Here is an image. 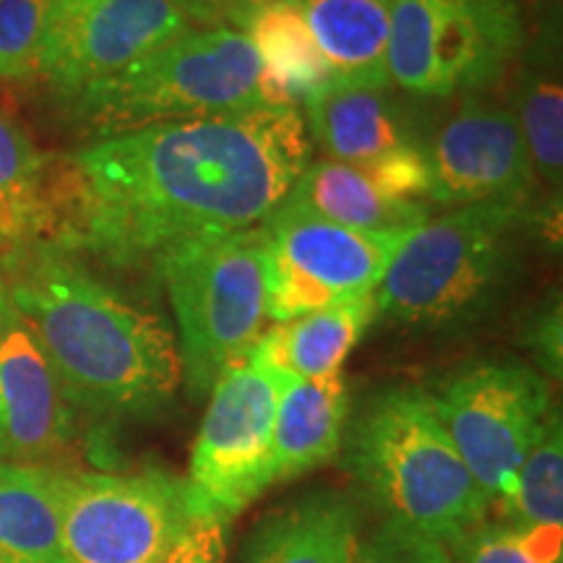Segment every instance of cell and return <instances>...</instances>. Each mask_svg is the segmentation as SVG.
Instances as JSON below:
<instances>
[{
	"label": "cell",
	"mask_w": 563,
	"mask_h": 563,
	"mask_svg": "<svg viewBox=\"0 0 563 563\" xmlns=\"http://www.w3.org/2000/svg\"><path fill=\"white\" fill-rule=\"evenodd\" d=\"M439 418L490 506L538 441L551 405V382L517 357L462 365L433 394Z\"/></svg>",
	"instance_id": "obj_11"
},
{
	"label": "cell",
	"mask_w": 563,
	"mask_h": 563,
	"mask_svg": "<svg viewBox=\"0 0 563 563\" xmlns=\"http://www.w3.org/2000/svg\"><path fill=\"white\" fill-rule=\"evenodd\" d=\"M298 108H253L102 136L51 162L53 249L112 269L196 238L262 228L311 165Z\"/></svg>",
	"instance_id": "obj_1"
},
{
	"label": "cell",
	"mask_w": 563,
	"mask_h": 563,
	"mask_svg": "<svg viewBox=\"0 0 563 563\" xmlns=\"http://www.w3.org/2000/svg\"><path fill=\"white\" fill-rule=\"evenodd\" d=\"M0 456H5V418H3V397H0Z\"/></svg>",
	"instance_id": "obj_33"
},
{
	"label": "cell",
	"mask_w": 563,
	"mask_h": 563,
	"mask_svg": "<svg viewBox=\"0 0 563 563\" xmlns=\"http://www.w3.org/2000/svg\"><path fill=\"white\" fill-rule=\"evenodd\" d=\"M199 26H235L241 30L249 9L241 0H173Z\"/></svg>",
	"instance_id": "obj_31"
},
{
	"label": "cell",
	"mask_w": 563,
	"mask_h": 563,
	"mask_svg": "<svg viewBox=\"0 0 563 563\" xmlns=\"http://www.w3.org/2000/svg\"><path fill=\"white\" fill-rule=\"evenodd\" d=\"M308 136L327 159L365 167L394 152L422 146L420 123L410 104L389 89L332 84L306 102Z\"/></svg>",
	"instance_id": "obj_15"
},
{
	"label": "cell",
	"mask_w": 563,
	"mask_h": 563,
	"mask_svg": "<svg viewBox=\"0 0 563 563\" xmlns=\"http://www.w3.org/2000/svg\"><path fill=\"white\" fill-rule=\"evenodd\" d=\"M511 112L517 118L538 186L561 196L563 183V84L551 37L543 53H530L514 84Z\"/></svg>",
	"instance_id": "obj_24"
},
{
	"label": "cell",
	"mask_w": 563,
	"mask_h": 563,
	"mask_svg": "<svg viewBox=\"0 0 563 563\" xmlns=\"http://www.w3.org/2000/svg\"><path fill=\"white\" fill-rule=\"evenodd\" d=\"M178 319L183 382L191 399L241 363L266 319L264 224L230 235L196 238L154 258Z\"/></svg>",
	"instance_id": "obj_6"
},
{
	"label": "cell",
	"mask_w": 563,
	"mask_h": 563,
	"mask_svg": "<svg viewBox=\"0 0 563 563\" xmlns=\"http://www.w3.org/2000/svg\"><path fill=\"white\" fill-rule=\"evenodd\" d=\"M422 152L431 170L428 199L443 207H530L538 194L525 139L506 104L464 97L422 141Z\"/></svg>",
	"instance_id": "obj_13"
},
{
	"label": "cell",
	"mask_w": 563,
	"mask_h": 563,
	"mask_svg": "<svg viewBox=\"0 0 563 563\" xmlns=\"http://www.w3.org/2000/svg\"><path fill=\"white\" fill-rule=\"evenodd\" d=\"M285 378L249 352L209 391L186 477L196 514L232 522L274 483V412Z\"/></svg>",
	"instance_id": "obj_9"
},
{
	"label": "cell",
	"mask_w": 563,
	"mask_h": 563,
	"mask_svg": "<svg viewBox=\"0 0 563 563\" xmlns=\"http://www.w3.org/2000/svg\"><path fill=\"white\" fill-rule=\"evenodd\" d=\"M534 230V209L509 203L460 207L422 222L373 292L376 316L407 332H470L511 292Z\"/></svg>",
	"instance_id": "obj_4"
},
{
	"label": "cell",
	"mask_w": 563,
	"mask_h": 563,
	"mask_svg": "<svg viewBox=\"0 0 563 563\" xmlns=\"http://www.w3.org/2000/svg\"><path fill=\"white\" fill-rule=\"evenodd\" d=\"M60 473L53 464L0 456V563H68L63 551Z\"/></svg>",
	"instance_id": "obj_22"
},
{
	"label": "cell",
	"mask_w": 563,
	"mask_h": 563,
	"mask_svg": "<svg viewBox=\"0 0 563 563\" xmlns=\"http://www.w3.org/2000/svg\"><path fill=\"white\" fill-rule=\"evenodd\" d=\"M342 464L384 519L452 545L490 501L456 452L433 394L412 384L373 391L350 410Z\"/></svg>",
	"instance_id": "obj_3"
},
{
	"label": "cell",
	"mask_w": 563,
	"mask_h": 563,
	"mask_svg": "<svg viewBox=\"0 0 563 563\" xmlns=\"http://www.w3.org/2000/svg\"><path fill=\"white\" fill-rule=\"evenodd\" d=\"M376 319L373 292L319 308L292 321L274 323L251 355L285 376L316 378L342 371V363Z\"/></svg>",
	"instance_id": "obj_21"
},
{
	"label": "cell",
	"mask_w": 563,
	"mask_h": 563,
	"mask_svg": "<svg viewBox=\"0 0 563 563\" xmlns=\"http://www.w3.org/2000/svg\"><path fill=\"white\" fill-rule=\"evenodd\" d=\"M241 32L249 34L262 60L258 97L266 108H300L334 84L332 68L316 45L300 5L277 3L253 9Z\"/></svg>",
	"instance_id": "obj_18"
},
{
	"label": "cell",
	"mask_w": 563,
	"mask_h": 563,
	"mask_svg": "<svg viewBox=\"0 0 563 563\" xmlns=\"http://www.w3.org/2000/svg\"><path fill=\"white\" fill-rule=\"evenodd\" d=\"M191 517L186 481L167 470L60 473L68 563H165Z\"/></svg>",
	"instance_id": "obj_8"
},
{
	"label": "cell",
	"mask_w": 563,
	"mask_h": 563,
	"mask_svg": "<svg viewBox=\"0 0 563 563\" xmlns=\"http://www.w3.org/2000/svg\"><path fill=\"white\" fill-rule=\"evenodd\" d=\"M0 397L5 418L3 460L47 464L70 446L76 410L63 394L45 350L0 279Z\"/></svg>",
	"instance_id": "obj_14"
},
{
	"label": "cell",
	"mask_w": 563,
	"mask_h": 563,
	"mask_svg": "<svg viewBox=\"0 0 563 563\" xmlns=\"http://www.w3.org/2000/svg\"><path fill=\"white\" fill-rule=\"evenodd\" d=\"M194 26L173 0H47L37 81L66 104Z\"/></svg>",
	"instance_id": "obj_12"
},
{
	"label": "cell",
	"mask_w": 563,
	"mask_h": 563,
	"mask_svg": "<svg viewBox=\"0 0 563 563\" xmlns=\"http://www.w3.org/2000/svg\"><path fill=\"white\" fill-rule=\"evenodd\" d=\"M241 3L251 13L253 9H264V5H277V3H295V5H300V0H241Z\"/></svg>",
	"instance_id": "obj_32"
},
{
	"label": "cell",
	"mask_w": 563,
	"mask_h": 563,
	"mask_svg": "<svg viewBox=\"0 0 563 563\" xmlns=\"http://www.w3.org/2000/svg\"><path fill=\"white\" fill-rule=\"evenodd\" d=\"M412 230H352L282 207L264 222L266 316L292 321L319 308L376 292Z\"/></svg>",
	"instance_id": "obj_10"
},
{
	"label": "cell",
	"mask_w": 563,
	"mask_h": 563,
	"mask_svg": "<svg viewBox=\"0 0 563 563\" xmlns=\"http://www.w3.org/2000/svg\"><path fill=\"white\" fill-rule=\"evenodd\" d=\"M258 74L262 60L249 34L235 26H194L63 108L97 139L118 136L262 108Z\"/></svg>",
	"instance_id": "obj_5"
},
{
	"label": "cell",
	"mask_w": 563,
	"mask_h": 563,
	"mask_svg": "<svg viewBox=\"0 0 563 563\" xmlns=\"http://www.w3.org/2000/svg\"><path fill=\"white\" fill-rule=\"evenodd\" d=\"M394 0H300L316 45L334 84L361 89H391L386 47Z\"/></svg>",
	"instance_id": "obj_20"
},
{
	"label": "cell",
	"mask_w": 563,
	"mask_h": 563,
	"mask_svg": "<svg viewBox=\"0 0 563 563\" xmlns=\"http://www.w3.org/2000/svg\"><path fill=\"white\" fill-rule=\"evenodd\" d=\"M350 410V384L342 371L316 378L287 376L274 412V483L334 462Z\"/></svg>",
	"instance_id": "obj_17"
},
{
	"label": "cell",
	"mask_w": 563,
	"mask_h": 563,
	"mask_svg": "<svg viewBox=\"0 0 563 563\" xmlns=\"http://www.w3.org/2000/svg\"><path fill=\"white\" fill-rule=\"evenodd\" d=\"M519 0H394L386 68L415 97H470L525 53Z\"/></svg>",
	"instance_id": "obj_7"
},
{
	"label": "cell",
	"mask_w": 563,
	"mask_h": 563,
	"mask_svg": "<svg viewBox=\"0 0 563 563\" xmlns=\"http://www.w3.org/2000/svg\"><path fill=\"white\" fill-rule=\"evenodd\" d=\"M522 340L543 376L559 382L563 373V308L559 292L548 295L545 302L534 308Z\"/></svg>",
	"instance_id": "obj_29"
},
{
	"label": "cell",
	"mask_w": 563,
	"mask_h": 563,
	"mask_svg": "<svg viewBox=\"0 0 563 563\" xmlns=\"http://www.w3.org/2000/svg\"><path fill=\"white\" fill-rule=\"evenodd\" d=\"M228 534L230 522L194 511L191 522L165 563H224L228 561Z\"/></svg>",
	"instance_id": "obj_30"
},
{
	"label": "cell",
	"mask_w": 563,
	"mask_h": 563,
	"mask_svg": "<svg viewBox=\"0 0 563 563\" xmlns=\"http://www.w3.org/2000/svg\"><path fill=\"white\" fill-rule=\"evenodd\" d=\"M0 279L76 412L154 420L173 405L183 365L178 340L159 313L47 243L5 251Z\"/></svg>",
	"instance_id": "obj_2"
},
{
	"label": "cell",
	"mask_w": 563,
	"mask_h": 563,
	"mask_svg": "<svg viewBox=\"0 0 563 563\" xmlns=\"http://www.w3.org/2000/svg\"><path fill=\"white\" fill-rule=\"evenodd\" d=\"M282 203L342 228L368 232L415 230L431 214L428 203L397 199L361 167L334 159L311 162Z\"/></svg>",
	"instance_id": "obj_19"
},
{
	"label": "cell",
	"mask_w": 563,
	"mask_h": 563,
	"mask_svg": "<svg viewBox=\"0 0 563 563\" xmlns=\"http://www.w3.org/2000/svg\"><path fill=\"white\" fill-rule=\"evenodd\" d=\"M45 19L47 0H0V81H37Z\"/></svg>",
	"instance_id": "obj_27"
},
{
	"label": "cell",
	"mask_w": 563,
	"mask_h": 563,
	"mask_svg": "<svg viewBox=\"0 0 563 563\" xmlns=\"http://www.w3.org/2000/svg\"><path fill=\"white\" fill-rule=\"evenodd\" d=\"M47 183L51 157L30 131L0 108V249L42 243L47 235Z\"/></svg>",
	"instance_id": "obj_23"
},
{
	"label": "cell",
	"mask_w": 563,
	"mask_h": 563,
	"mask_svg": "<svg viewBox=\"0 0 563 563\" xmlns=\"http://www.w3.org/2000/svg\"><path fill=\"white\" fill-rule=\"evenodd\" d=\"M361 517L342 490L316 488L266 514L238 563H350Z\"/></svg>",
	"instance_id": "obj_16"
},
{
	"label": "cell",
	"mask_w": 563,
	"mask_h": 563,
	"mask_svg": "<svg viewBox=\"0 0 563 563\" xmlns=\"http://www.w3.org/2000/svg\"><path fill=\"white\" fill-rule=\"evenodd\" d=\"M350 563H452L446 545L407 527L378 519L368 530H357Z\"/></svg>",
	"instance_id": "obj_28"
},
{
	"label": "cell",
	"mask_w": 563,
	"mask_h": 563,
	"mask_svg": "<svg viewBox=\"0 0 563 563\" xmlns=\"http://www.w3.org/2000/svg\"><path fill=\"white\" fill-rule=\"evenodd\" d=\"M446 551L452 563H561L563 527H519L488 517Z\"/></svg>",
	"instance_id": "obj_26"
},
{
	"label": "cell",
	"mask_w": 563,
	"mask_h": 563,
	"mask_svg": "<svg viewBox=\"0 0 563 563\" xmlns=\"http://www.w3.org/2000/svg\"><path fill=\"white\" fill-rule=\"evenodd\" d=\"M493 506L501 522L563 527V422L559 407L548 412L538 441L514 473L509 488Z\"/></svg>",
	"instance_id": "obj_25"
}]
</instances>
